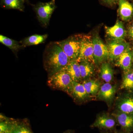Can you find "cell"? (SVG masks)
Wrapping results in <instances>:
<instances>
[{"label": "cell", "instance_id": "1", "mask_svg": "<svg viewBox=\"0 0 133 133\" xmlns=\"http://www.w3.org/2000/svg\"><path fill=\"white\" fill-rule=\"evenodd\" d=\"M43 61L48 77L64 70L70 62L57 42H50L46 45L43 55Z\"/></svg>", "mask_w": 133, "mask_h": 133}, {"label": "cell", "instance_id": "2", "mask_svg": "<svg viewBox=\"0 0 133 133\" xmlns=\"http://www.w3.org/2000/svg\"><path fill=\"white\" fill-rule=\"evenodd\" d=\"M74 81L65 70L58 72L48 77L47 84L54 90H59L70 95Z\"/></svg>", "mask_w": 133, "mask_h": 133}, {"label": "cell", "instance_id": "3", "mask_svg": "<svg viewBox=\"0 0 133 133\" xmlns=\"http://www.w3.org/2000/svg\"><path fill=\"white\" fill-rule=\"evenodd\" d=\"M83 35H76L57 42L69 57L70 61L77 60L81 50Z\"/></svg>", "mask_w": 133, "mask_h": 133}, {"label": "cell", "instance_id": "4", "mask_svg": "<svg viewBox=\"0 0 133 133\" xmlns=\"http://www.w3.org/2000/svg\"><path fill=\"white\" fill-rule=\"evenodd\" d=\"M31 6L40 24L43 27L47 28L52 14L57 8L55 0H51L48 2H39L35 5L31 4Z\"/></svg>", "mask_w": 133, "mask_h": 133}, {"label": "cell", "instance_id": "5", "mask_svg": "<svg viewBox=\"0 0 133 133\" xmlns=\"http://www.w3.org/2000/svg\"><path fill=\"white\" fill-rule=\"evenodd\" d=\"M115 111L133 114V91H125L115 100Z\"/></svg>", "mask_w": 133, "mask_h": 133}, {"label": "cell", "instance_id": "6", "mask_svg": "<svg viewBox=\"0 0 133 133\" xmlns=\"http://www.w3.org/2000/svg\"><path fill=\"white\" fill-rule=\"evenodd\" d=\"M118 125L116 119L112 114L102 113L97 115L95 121L91 125L90 127L114 132L116 131V127Z\"/></svg>", "mask_w": 133, "mask_h": 133}, {"label": "cell", "instance_id": "7", "mask_svg": "<svg viewBox=\"0 0 133 133\" xmlns=\"http://www.w3.org/2000/svg\"><path fill=\"white\" fill-rule=\"evenodd\" d=\"M94 57L95 64L99 65L109 59V53L107 45H105L98 35L92 38Z\"/></svg>", "mask_w": 133, "mask_h": 133}, {"label": "cell", "instance_id": "8", "mask_svg": "<svg viewBox=\"0 0 133 133\" xmlns=\"http://www.w3.org/2000/svg\"><path fill=\"white\" fill-rule=\"evenodd\" d=\"M78 62L86 61L95 64L94 57V46L92 38L89 36H83Z\"/></svg>", "mask_w": 133, "mask_h": 133}, {"label": "cell", "instance_id": "9", "mask_svg": "<svg viewBox=\"0 0 133 133\" xmlns=\"http://www.w3.org/2000/svg\"><path fill=\"white\" fill-rule=\"evenodd\" d=\"M108 48L109 53V59L116 61L119 57L128 49L131 47L130 44L124 40H113L108 43Z\"/></svg>", "mask_w": 133, "mask_h": 133}, {"label": "cell", "instance_id": "10", "mask_svg": "<svg viewBox=\"0 0 133 133\" xmlns=\"http://www.w3.org/2000/svg\"><path fill=\"white\" fill-rule=\"evenodd\" d=\"M121 129L128 133L133 132V114L115 111L112 114Z\"/></svg>", "mask_w": 133, "mask_h": 133}, {"label": "cell", "instance_id": "11", "mask_svg": "<svg viewBox=\"0 0 133 133\" xmlns=\"http://www.w3.org/2000/svg\"><path fill=\"white\" fill-rule=\"evenodd\" d=\"M117 90V86L106 83L101 85L97 95L98 99L110 104L113 101Z\"/></svg>", "mask_w": 133, "mask_h": 133}, {"label": "cell", "instance_id": "12", "mask_svg": "<svg viewBox=\"0 0 133 133\" xmlns=\"http://www.w3.org/2000/svg\"><path fill=\"white\" fill-rule=\"evenodd\" d=\"M106 34L110 40H124L127 36V31L122 22L117 20L111 27H105Z\"/></svg>", "mask_w": 133, "mask_h": 133}, {"label": "cell", "instance_id": "13", "mask_svg": "<svg viewBox=\"0 0 133 133\" xmlns=\"http://www.w3.org/2000/svg\"><path fill=\"white\" fill-rule=\"evenodd\" d=\"M115 65L121 67L124 73L131 70L133 68V49H128L116 60Z\"/></svg>", "mask_w": 133, "mask_h": 133}, {"label": "cell", "instance_id": "14", "mask_svg": "<svg viewBox=\"0 0 133 133\" xmlns=\"http://www.w3.org/2000/svg\"><path fill=\"white\" fill-rule=\"evenodd\" d=\"M70 96L78 104L85 103L92 98L86 91L82 83L75 81L73 83L72 90Z\"/></svg>", "mask_w": 133, "mask_h": 133}, {"label": "cell", "instance_id": "15", "mask_svg": "<svg viewBox=\"0 0 133 133\" xmlns=\"http://www.w3.org/2000/svg\"><path fill=\"white\" fill-rule=\"evenodd\" d=\"M118 14L122 21L128 22L133 17V5L128 0H119Z\"/></svg>", "mask_w": 133, "mask_h": 133}, {"label": "cell", "instance_id": "16", "mask_svg": "<svg viewBox=\"0 0 133 133\" xmlns=\"http://www.w3.org/2000/svg\"><path fill=\"white\" fill-rule=\"evenodd\" d=\"M48 37V34L42 35L35 34L23 38L20 41V42L23 48H25L28 46L44 43Z\"/></svg>", "mask_w": 133, "mask_h": 133}, {"label": "cell", "instance_id": "17", "mask_svg": "<svg viewBox=\"0 0 133 133\" xmlns=\"http://www.w3.org/2000/svg\"><path fill=\"white\" fill-rule=\"evenodd\" d=\"M78 63L82 81L91 78L94 76L95 72L94 64L86 61Z\"/></svg>", "mask_w": 133, "mask_h": 133}, {"label": "cell", "instance_id": "18", "mask_svg": "<svg viewBox=\"0 0 133 133\" xmlns=\"http://www.w3.org/2000/svg\"><path fill=\"white\" fill-rule=\"evenodd\" d=\"M64 70L69 73L73 81L82 83L79 64L77 60L70 61Z\"/></svg>", "mask_w": 133, "mask_h": 133}, {"label": "cell", "instance_id": "19", "mask_svg": "<svg viewBox=\"0 0 133 133\" xmlns=\"http://www.w3.org/2000/svg\"><path fill=\"white\" fill-rule=\"evenodd\" d=\"M82 83L86 91L92 97L97 96L101 86L98 80L94 79L84 80Z\"/></svg>", "mask_w": 133, "mask_h": 133}, {"label": "cell", "instance_id": "20", "mask_svg": "<svg viewBox=\"0 0 133 133\" xmlns=\"http://www.w3.org/2000/svg\"><path fill=\"white\" fill-rule=\"evenodd\" d=\"M24 0H1L0 5L6 9H15L24 12L25 6Z\"/></svg>", "mask_w": 133, "mask_h": 133}, {"label": "cell", "instance_id": "21", "mask_svg": "<svg viewBox=\"0 0 133 133\" xmlns=\"http://www.w3.org/2000/svg\"><path fill=\"white\" fill-rule=\"evenodd\" d=\"M0 42L10 49L16 56L19 50L23 48L20 42L13 40L3 35H0Z\"/></svg>", "mask_w": 133, "mask_h": 133}, {"label": "cell", "instance_id": "22", "mask_svg": "<svg viewBox=\"0 0 133 133\" xmlns=\"http://www.w3.org/2000/svg\"><path fill=\"white\" fill-rule=\"evenodd\" d=\"M100 77L105 83H110L114 78V70L111 64L104 62L101 64L100 70Z\"/></svg>", "mask_w": 133, "mask_h": 133}, {"label": "cell", "instance_id": "23", "mask_svg": "<svg viewBox=\"0 0 133 133\" xmlns=\"http://www.w3.org/2000/svg\"><path fill=\"white\" fill-rule=\"evenodd\" d=\"M16 121L1 115L0 133H11Z\"/></svg>", "mask_w": 133, "mask_h": 133}, {"label": "cell", "instance_id": "24", "mask_svg": "<svg viewBox=\"0 0 133 133\" xmlns=\"http://www.w3.org/2000/svg\"><path fill=\"white\" fill-rule=\"evenodd\" d=\"M124 73L121 89L125 91H133V69Z\"/></svg>", "mask_w": 133, "mask_h": 133}, {"label": "cell", "instance_id": "25", "mask_svg": "<svg viewBox=\"0 0 133 133\" xmlns=\"http://www.w3.org/2000/svg\"><path fill=\"white\" fill-rule=\"evenodd\" d=\"M11 133H34L25 122L16 121Z\"/></svg>", "mask_w": 133, "mask_h": 133}, {"label": "cell", "instance_id": "26", "mask_svg": "<svg viewBox=\"0 0 133 133\" xmlns=\"http://www.w3.org/2000/svg\"><path fill=\"white\" fill-rule=\"evenodd\" d=\"M127 31V36L129 40L133 42V22L129 24Z\"/></svg>", "mask_w": 133, "mask_h": 133}, {"label": "cell", "instance_id": "27", "mask_svg": "<svg viewBox=\"0 0 133 133\" xmlns=\"http://www.w3.org/2000/svg\"><path fill=\"white\" fill-rule=\"evenodd\" d=\"M103 3L105 5L112 6L118 3L119 0H101Z\"/></svg>", "mask_w": 133, "mask_h": 133}, {"label": "cell", "instance_id": "28", "mask_svg": "<svg viewBox=\"0 0 133 133\" xmlns=\"http://www.w3.org/2000/svg\"><path fill=\"white\" fill-rule=\"evenodd\" d=\"M114 133H128L126 132L125 131H124V130L121 129V130L119 131H115L114 132Z\"/></svg>", "mask_w": 133, "mask_h": 133}, {"label": "cell", "instance_id": "29", "mask_svg": "<svg viewBox=\"0 0 133 133\" xmlns=\"http://www.w3.org/2000/svg\"><path fill=\"white\" fill-rule=\"evenodd\" d=\"M101 133H111V132L110 131H107V130H104V129H102L100 130Z\"/></svg>", "mask_w": 133, "mask_h": 133}, {"label": "cell", "instance_id": "30", "mask_svg": "<svg viewBox=\"0 0 133 133\" xmlns=\"http://www.w3.org/2000/svg\"><path fill=\"white\" fill-rule=\"evenodd\" d=\"M64 133H74V132L72 130H67Z\"/></svg>", "mask_w": 133, "mask_h": 133}, {"label": "cell", "instance_id": "31", "mask_svg": "<svg viewBox=\"0 0 133 133\" xmlns=\"http://www.w3.org/2000/svg\"><path fill=\"white\" fill-rule=\"evenodd\" d=\"M25 2L27 4H28V5H31V4H30V3L29 2V0H24Z\"/></svg>", "mask_w": 133, "mask_h": 133}, {"label": "cell", "instance_id": "32", "mask_svg": "<svg viewBox=\"0 0 133 133\" xmlns=\"http://www.w3.org/2000/svg\"></svg>", "mask_w": 133, "mask_h": 133}]
</instances>
